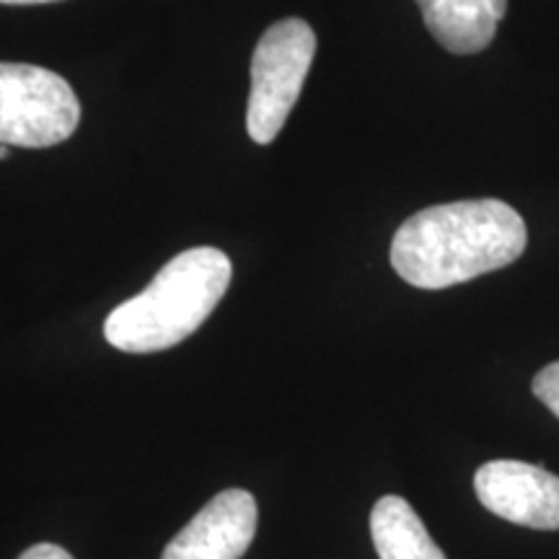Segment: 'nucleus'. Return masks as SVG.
Masks as SVG:
<instances>
[{
    "mask_svg": "<svg viewBox=\"0 0 559 559\" xmlns=\"http://www.w3.org/2000/svg\"><path fill=\"white\" fill-rule=\"evenodd\" d=\"M3 5H39V3H58V0H0Z\"/></svg>",
    "mask_w": 559,
    "mask_h": 559,
    "instance_id": "nucleus-11",
    "label": "nucleus"
},
{
    "mask_svg": "<svg viewBox=\"0 0 559 559\" xmlns=\"http://www.w3.org/2000/svg\"><path fill=\"white\" fill-rule=\"evenodd\" d=\"M531 389H534L536 400H539L551 415L559 417V360L549 362L547 368H542L539 373L534 376Z\"/></svg>",
    "mask_w": 559,
    "mask_h": 559,
    "instance_id": "nucleus-9",
    "label": "nucleus"
},
{
    "mask_svg": "<svg viewBox=\"0 0 559 559\" xmlns=\"http://www.w3.org/2000/svg\"><path fill=\"white\" fill-rule=\"evenodd\" d=\"M79 122V96L62 75L29 62H0V145L52 148Z\"/></svg>",
    "mask_w": 559,
    "mask_h": 559,
    "instance_id": "nucleus-4",
    "label": "nucleus"
},
{
    "mask_svg": "<svg viewBox=\"0 0 559 559\" xmlns=\"http://www.w3.org/2000/svg\"><path fill=\"white\" fill-rule=\"evenodd\" d=\"M528 241L526 223L502 200H461L419 210L391 241V267L404 283L443 290L513 264Z\"/></svg>",
    "mask_w": 559,
    "mask_h": 559,
    "instance_id": "nucleus-1",
    "label": "nucleus"
},
{
    "mask_svg": "<svg viewBox=\"0 0 559 559\" xmlns=\"http://www.w3.org/2000/svg\"><path fill=\"white\" fill-rule=\"evenodd\" d=\"M230 260L215 247L181 251L151 285L135 298L124 300L104 321V337L122 353L145 355L185 342L205 324L226 296Z\"/></svg>",
    "mask_w": 559,
    "mask_h": 559,
    "instance_id": "nucleus-2",
    "label": "nucleus"
},
{
    "mask_svg": "<svg viewBox=\"0 0 559 559\" xmlns=\"http://www.w3.org/2000/svg\"><path fill=\"white\" fill-rule=\"evenodd\" d=\"M317 55V34L304 19H283L257 41L251 58V94L247 109L249 138L270 145L296 107Z\"/></svg>",
    "mask_w": 559,
    "mask_h": 559,
    "instance_id": "nucleus-3",
    "label": "nucleus"
},
{
    "mask_svg": "<svg viewBox=\"0 0 559 559\" xmlns=\"http://www.w3.org/2000/svg\"><path fill=\"white\" fill-rule=\"evenodd\" d=\"M474 492L498 519L536 531L559 528V477L523 461H489L474 474Z\"/></svg>",
    "mask_w": 559,
    "mask_h": 559,
    "instance_id": "nucleus-5",
    "label": "nucleus"
},
{
    "mask_svg": "<svg viewBox=\"0 0 559 559\" xmlns=\"http://www.w3.org/2000/svg\"><path fill=\"white\" fill-rule=\"evenodd\" d=\"M370 536L381 559H449L400 495H386L370 510Z\"/></svg>",
    "mask_w": 559,
    "mask_h": 559,
    "instance_id": "nucleus-8",
    "label": "nucleus"
},
{
    "mask_svg": "<svg viewBox=\"0 0 559 559\" xmlns=\"http://www.w3.org/2000/svg\"><path fill=\"white\" fill-rule=\"evenodd\" d=\"M19 559H73L70 557L68 549L58 547V544H34V547H29L21 555Z\"/></svg>",
    "mask_w": 559,
    "mask_h": 559,
    "instance_id": "nucleus-10",
    "label": "nucleus"
},
{
    "mask_svg": "<svg viewBox=\"0 0 559 559\" xmlns=\"http://www.w3.org/2000/svg\"><path fill=\"white\" fill-rule=\"evenodd\" d=\"M9 151H11V145H0V160L9 158Z\"/></svg>",
    "mask_w": 559,
    "mask_h": 559,
    "instance_id": "nucleus-12",
    "label": "nucleus"
},
{
    "mask_svg": "<svg viewBox=\"0 0 559 559\" xmlns=\"http://www.w3.org/2000/svg\"><path fill=\"white\" fill-rule=\"evenodd\" d=\"M257 500L223 489L166 544L160 559H241L257 534Z\"/></svg>",
    "mask_w": 559,
    "mask_h": 559,
    "instance_id": "nucleus-6",
    "label": "nucleus"
},
{
    "mask_svg": "<svg viewBox=\"0 0 559 559\" xmlns=\"http://www.w3.org/2000/svg\"><path fill=\"white\" fill-rule=\"evenodd\" d=\"M428 32L453 55L481 52L495 39L508 0H417Z\"/></svg>",
    "mask_w": 559,
    "mask_h": 559,
    "instance_id": "nucleus-7",
    "label": "nucleus"
}]
</instances>
